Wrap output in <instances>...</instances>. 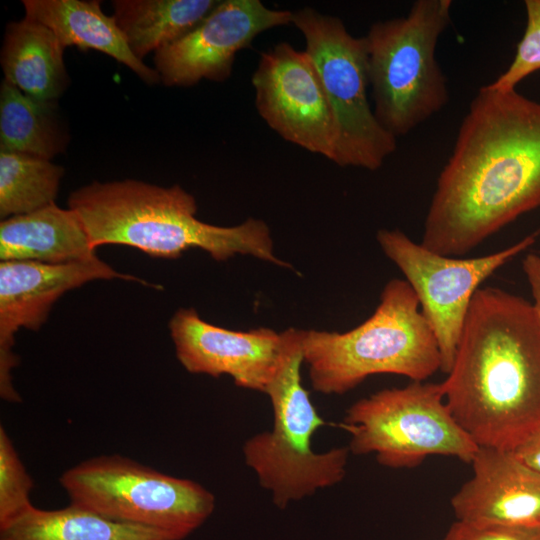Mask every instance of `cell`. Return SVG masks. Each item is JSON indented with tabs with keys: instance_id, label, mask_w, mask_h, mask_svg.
<instances>
[{
	"instance_id": "5",
	"label": "cell",
	"mask_w": 540,
	"mask_h": 540,
	"mask_svg": "<svg viewBox=\"0 0 540 540\" xmlns=\"http://www.w3.org/2000/svg\"><path fill=\"white\" fill-rule=\"evenodd\" d=\"M451 0H417L406 16L375 22L363 36L379 123L396 138L440 112L449 90L436 58Z\"/></svg>"
},
{
	"instance_id": "23",
	"label": "cell",
	"mask_w": 540,
	"mask_h": 540,
	"mask_svg": "<svg viewBox=\"0 0 540 540\" xmlns=\"http://www.w3.org/2000/svg\"><path fill=\"white\" fill-rule=\"evenodd\" d=\"M33 480L15 446L0 426V527L25 513L33 504L30 493Z\"/></svg>"
},
{
	"instance_id": "13",
	"label": "cell",
	"mask_w": 540,
	"mask_h": 540,
	"mask_svg": "<svg viewBox=\"0 0 540 540\" xmlns=\"http://www.w3.org/2000/svg\"><path fill=\"white\" fill-rule=\"evenodd\" d=\"M181 365L192 374L230 376L241 388L266 393L285 358L293 328L234 331L201 319L193 308H180L169 322Z\"/></svg>"
},
{
	"instance_id": "11",
	"label": "cell",
	"mask_w": 540,
	"mask_h": 540,
	"mask_svg": "<svg viewBox=\"0 0 540 540\" xmlns=\"http://www.w3.org/2000/svg\"><path fill=\"white\" fill-rule=\"evenodd\" d=\"M260 117L284 140L333 161L335 118L317 69L304 51L280 42L260 54L252 75Z\"/></svg>"
},
{
	"instance_id": "19",
	"label": "cell",
	"mask_w": 540,
	"mask_h": 540,
	"mask_svg": "<svg viewBox=\"0 0 540 540\" xmlns=\"http://www.w3.org/2000/svg\"><path fill=\"white\" fill-rule=\"evenodd\" d=\"M0 540H176L170 533L115 521L71 504L57 510L30 507L0 527Z\"/></svg>"
},
{
	"instance_id": "27",
	"label": "cell",
	"mask_w": 540,
	"mask_h": 540,
	"mask_svg": "<svg viewBox=\"0 0 540 540\" xmlns=\"http://www.w3.org/2000/svg\"><path fill=\"white\" fill-rule=\"evenodd\" d=\"M522 267L531 287L534 299L532 305L540 323V256L528 254L523 260Z\"/></svg>"
},
{
	"instance_id": "17",
	"label": "cell",
	"mask_w": 540,
	"mask_h": 540,
	"mask_svg": "<svg viewBox=\"0 0 540 540\" xmlns=\"http://www.w3.org/2000/svg\"><path fill=\"white\" fill-rule=\"evenodd\" d=\"M25 17L48 27L66 48L102 52L127 66L145 84L161 82L160 75L138 59L112 16L94 0H23Z\"/></svg>"
},
{
	"instance_id": "22",
	"label": "cell",
	"mask_w": 540,
	"mask_h": 540,
	"mask_svg": "<svg viewBox=\"0 0 540 540\" xmlns=\"http://www.w3.org/2000/svg\"><path fill=\"white\" fill-rule=\"evenodd\" d=\"M64 168L49 159L0 149V217L55 203Z\"/></svg>"
},
{
	"instance_id": "18",
	"label": "cell",
	"mask_w": 540,
	"mask_h": 540,
	"mask_svg": "<svg viewBox=\"0 0 540 540\" xmlns=\"http://www.w3.org/2000/svg\"><path fill=\"white\" fill-rule=\"evenodd\" d=\"M64 50L45 25L27 17L12 21L0 53L3 79L33 98L58 100L69 86Z\"/></svg>"
},
{
	"instance_id": "6",
	"label": "cell",
	"mask_w": 540,
	"mask_h": 540,
	"mask_svg": "<svg viewBox=\"0 0 540 540\" xmlns=\"http://www.w3.org/2000/svg\"><path fill=\"white\" fill-rule=\"evenodd\" d=\"M302 339L303 330L293 328L283 363L265 393L273 409L272 429L243 445L245 464L281 509L340 483L350 454L348 447L322 453L312 449V436L325 421L302 384Z\"/></svg>"
},
{
	"instance_id": "26",
	"label": "cell",
	"mask_w": 540,
	"mask_h": 540,
	"mask_svg": "<svg viewBox=\"0 0 540 540\" xmlns=\"http://www.w3.org/2000/svg\"><path fill=\"white\" fill-rule=\"evenodd\" d=\"M512 452L523 463L540 472V427L531 433Z\"/></svg>"
},
{
	"instance_id": "20",
	"label": "cell",
	"mask_w": 540,
	"mask_h": 540,
	"mask_svg": "<svg viewBox=\"0 0 540 540\" xmlns=\"http://www.w3.org/2000/svg\"><path fill=\"white\" fill-rule=\"evenodd\" d=\"M217 0H114L112 17L140 60L179 40L217 5Z\"/></svg>"
},
{
	"instance_id": "16",
	"label": "cell",
	"mask_w": 540,
	"mask_h": 540,
	"mask_svg": "<svg viewBox=\"0 0 540 540\" xmlns=\"http://www.w3.org/2000/svg\"><path fill=\"white\" fill-rule=\"evenodd\" d=\"M96 258L86 227L71 208L52 203L0 222L1 261L61 265Z\"/></svg>"
},
{
	"instance_id": "12",
	"label": "cell",
	"mask_w": 540,
	"mask_h": 540,
	"mask_svg": "<svg viewBox=\"0 0 540 540\" xmlns=\"http://www.w3.org/2000/svg\"><path fill=\"white\" fill-rule=\"evenodd\" d=\"M293 12L260 0H223L189 33L155 52V70L165 86L188 87L203 79L230 77L237 52L260 33L292 23Z\"/></svg>"
},
{
	"instance_id": "10",
	"label": "cell",
	"mask_w": 540,
	"mask_h": 540,
	"mask_svg": "<svg viewBox=\"0 0 540 540\" xmlns=\"http://www.w3.org/2000/svg\"><path fill=\"white\" fill-rule=\"evenodd\" d=\"M536 234L485 256L459 259L437 254L399 229H380L376 239L415 292L441 355V371L452 368L472 298L496 270L535 242Z\"/></svg>"
},
{
	"instance_id": "8",
	"label": "cell",
	"mask_w": 540,
	"mask_h": 540,
	"mask_svg": "<svg viewBox=\"0 0 540 540\" xmlns=\"http://www.w3.org/2000/svg\"><path fill=\"white\" fill-rule=\"evenodd\" d=\"M341 426L350 453H373L389 468H412L434 455L471 464L479 447L452 416L441 383L380 390L353 403Z\"/></svg>"
},
{
	"instance_id": "14",
	"label": "cell",
	"mask_w": 540,
	"mask_h": 540,
	"mask_svg": "<svg viewBox=\"0 0 540 540\" xmlns=\"http://www.w3.org/2000/svg\"><path fill=\"white\" fill-rule=\"evenodd\" d=\"M99 279H123L149 285L114 270L98 257L91 261L52 265L34 261L0 262V395L20 402L11 371L19 363L13 352L20 328L33 331L45 323L53 304L67 291Z\"/></svg>"
},
{
	"instance_id": "1",
	"label": "cell",
	"mask_w": 540,
	"mask_h": 540,
	"mask_svg": "<svg viewBox=\"0 0 540 540\" xmlns=\"http://www.w3.org/2000/svg\"><path fill=\"white\" fill-rule=\"evenodd\" d=\"M540 207V102L482 86L427 210L421 245L458 257Z\"/></svg>"
},
{
	"instance_id": "7",
	"label": "cell",
	"mask_w": 540,
	"mask_h": 540,
	"mask_svg": "<svg viewBox=\"0 0 540 540\" xmlns=\"http://www.w3.org/2000/svg\"><path fill=\"white\" fill-rule=\"evenodd\" d=\"M70 503L115 521L142 525L182 540L215 509L201 484L178 478L118 454L87 459L59 478Z\"/></svg>"
},
{
	"instance_id": "3",
	"label": "cell",
	"mask_w": 540,
	"mask_h": 540,
	"mask_svg": "<svg viewBox=\"0 0 540 540\" xmlns=\"http://www.w3.org/2000/svg\"><path fill=\"white\" fill-rule=\"evenodd\" d=\"M68 206L81 217L95 249L116 244L175 259L199 248L216 261L240 254L291 268L275 256L263 220L249 218L231 227L205 223L196 217L194 196L179 185L161 187L134 179L93 181L74 190Z\"/></svg>"
},
{
	"instance_id": "15",
	"label": "cell",
	"mask_w": 540,
	"mask_h": 540,
	"mask_svg": "<svg viewBox=\"0 0 540 540\" xmlns=\"http://www.w3.org/2000/svg\"><path fill=\"white\" fill-rule=\"evenodd\" d=\"M473 476L451 498L457 521L540 526V472L512 451L478 447Z\"/></svg>"
},
{
	"instance_id": "25",
	"label": "cell",
	"mask_w": 540,
	"mask_h": 540,
	"mask_svg": "<svg viewBox=\"0 0 540 540\" xmlns=\"http://www.w3.org/2000/svg\"><path fill=\"white\" fill-rule=\"evenodd\" d=\"M443 540H540V526L455 521Z\"/></svg>"
},
{
	"instance_id": "24",
	"label": "cell",
	"mask_w": 540,
	"mask_h": 540,
	"mask_svg": "<svg viewBox=\"0 0 540 540\" xmlns=\"http://www.w3.org/2000/svg\"><path fill=\"white\" fill-rule=\"evenodd\" d=\"M526 26L510 65L493 82L497 90L516 89L532 73L540 70V0H526Z\"/></svg>"
},
{
	"instance_id": "4",
	"label": "cell",
	"mask_w": 540,
	"mask_h": 540,
	"mask_svg": "<svg viewBox=\"0 0 540 540\" xmlns=\"http://www.w3.org/2000/svg\"><path fill=\"white\" fill-rule=\"evenodd\" d=\"M303 360L312 388L341 395L375 374L425 381L441 370L435 335L406 280L383 288L374 313L347 332L303 330Z\"/></svg>"
},
{
	"instance_id": "9",
	"label": "cell",
	"mask_w": 540,
	"mask_h": 540,
	"mask_svg": "<svg viewBox=\"0 0 540 540\" xmlns=\"http://www.w3.org/2000/svg\"><path fill=\"white\" fill-rule=\"evenodd\" d=\"M331 106L337 145L333 158L341 167L374 171L397 148V138L377 120L370 106L368 62L363 37L351 35L343 21L311 7L293 11Z\"/></svg>"
},
{
	"instance_id": "21",
	"label": "cell",
	"mask_w": 540,
	"mask_h": 540,
	"mask_svg": "<svg viewBox=\"0 0 540 540\" xmlns=\"http://www.w3.org/2000/svg\"><path fill=\"white\" fill-rule=\"evenodd\" d=\"M69 143L57 100L33 98L4 79L0 85V149L52 160Z\"/></svg>"
},
{
	"instance_id": "2",
	"label": "cell",
	"mask_w": 540,
	"mask_h": 540,
	"mask_svg": "<svg viewBox=\"0 0 540 540\" xmlns=\"http://www.w3.org/2000/svg\"><path fill=\"white\" fill-rule=\"evenodd\" d=\"M441 383L446 404L480 447L513 451L540 427V323L531 303L505 290L474 294Z\"/></svg>"
}]
</instances>
